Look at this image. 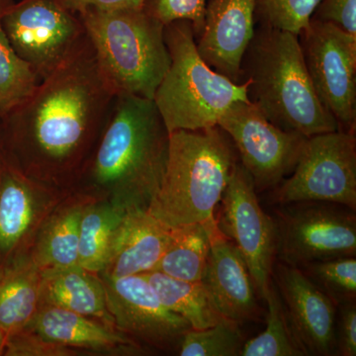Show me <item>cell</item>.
I'll return each mask as SVG.
<instances>
[{
  "mask_svg": "<svg viewBox=\"0 0 356 356\" xmlns=\"http://www.w3.org/2000/svg\"><path fill=\"white\" fill-rule=\"evenodd\" d=\"M170 238L172 229L146 209H128L115 233L106 264L99 275L120 278L154 270Z\"/></svg>",
  "mask_w": 356,
  "mask_h": 356,
  "instance_id": "obj_17",
  "label": "cell"
},
{
  "mask_svg": "<svg viewBox=\"0 0 356 356\" xmlns=\"http://www.w3.org/2000/svg\"><path fill=\"white\" fill-rule=\"evenodd\" d=\"M280 206L273 217L278 261L299 268L311 262L356 257L355 210L322 201Z\"/></svg>",
  "mask_w": 356,
  "mask_h": 356,
  "instance_id": "obj_8",
  "label": "cell"
},
{
  "mask_svg": "<svg viewBox=\"0 0 356 356\" xmlns=\"http://www.w3.org/2000/svg\"><path fill=\"white\" fill-rule=\"evenodd\" d=\"M143 275L163 305L184 318L192 329H206L226 318L217 310L202 281L175 280L156 270Z\"/></svg>",
  "mask_w": 356,
  "mask_h": 356,
  "instance_id": "obj_22",
  "label": "cell"
},
{
  "mask_svg": "<svg viewBox=\"0 0 356 356\" xmlns=\"http://www.w3.org/2000/svg\"><path fill=\"white\" fill-rule=\"evenodd\" d=\"M218 229L238 248L252 276L255 291L266 298L276 259V229L257 198L254 181L236 161L222 193Z\"/></svg>",
  "mask_w": 356,
  "mask_h": 356,
  "instance_id": "obj_12",
  "label": "cell"
},
{
  "mask_svg": "<svg viewBox=\"0 0 356 356\" xmlns=\"http://www.w3.org/2000/svg\"><path fill=\"white\" fill-rule=\"evenodd\" d=\"M208 0H146L145 7L163 25L177 20H188L194 36H200L205 22Z\"/></svg>",
  "mask_w": 356,
  "mask_h": 356,
  "instance_id": "obj_31",
  "label": "cell"
},
{
  "mask_svg": "<svg viewBox=\"0 0 356 356\" xmlns=\"http://www.w3.org/2000/svg\"><path fill=\"white\" fill-rule=\"evenodd\" d=\"M0 147H1V139H0Z\"/></svg>",
  "mask_w": 356,
  "mask_h": 356,
  "instance_id": "obj_38",
  "label": "cell"
},
{
  "mask_svg": "<svg viewBox=\"0 0 356 356\" xmlns=\"http://www.w3.org/2000/svg\"><path fill=\"white\" fill-rule=\"evenodd\" d=\"M98 67L115 96L153 99L170 65L165 25L146 7L79 14Z\"/></svg>",
  "mask_w": 356,
  "mask_h": 356,
  "instance_id": "obj_5",
  "label": "cell"
},
{
  "mask_svg": "<svg viewBox=\"0 0 356 356\" xmlns=\"http://www.w3.org/2000/svg\"><path fill=\"white\" fill-rule=\"evenodd\" d=\"M26 329L48 343L64 348H79L103 353H139L137 343L124 332L95 318L60 307L43 304Z\"/></svg>",
  "mask_w": 356,
  "mask_h": 356,
  "instance_id": "obj_18",
  "label": "cell"
},
{
  "mask_svg": "<svg viewBox=\"0 0 356 356\" xmlns=\"http://www.w3.org/2000/svg\"><path fill=\"white\" fill-rule=\"evenodd\" d=\"M257 0H208L196 47L213 70L242 83V64L254 38Z\"/></svg>",
  "mask_w": 356,
  "mask_h": 356,
  "instance_id": "obj_15",
  "label": "cell"
},
{
  "mask_svg": "<svg viewBox=\"0 0 356 356\" xmlns=\"http://www.w3.org/2000/svg\"><path fill=\"white\" fill-rule=\"evenodd\" d=\"M83 208L65 211L44 231L34 261L41 269L79 266V222Z\"/></svg>",
  "mask_w": 356,
  "mask_h": 356,
  "instance_id": "obj_26",
  "label": "cell"
},
{
  "mask_svg": "<svg viewBox=\"0 0 356 356\" xmlns=\"http://www.w3.org/2000/svg\"><path fill=\"white\" fill-rule=\"evenodd\" d=\"M210 254L205 224L172 229V238L154 270L175 280L202 281ZM154 271V270H153Z\"/></svg>",
  "mask_w": 356,
  "mask_h": 356,
  "instance_id": "obj_23",
  "label": "cell"
},
{
  "mask_svg": "<svg viewBox=\"0 0 356 356\" xmlns=\"http://www.w3.org/2000/svg\"><path fill=\"white\" fill-rule=\"evenodd\" d=\"M37 179L0 147V255L10 254L24 241L35 217Z\"/></svg>",
  "mask_w": 356,
  "mask_h": 356,
  "instance_id": "obj_19",
  "label": "cell"
},
{
  "mask_svg": "<svg viewBox=\"0 0 356 356\" xmlns=\"http://www.w3.org/2000/svg\"><path fill=\"white\" fill-rule=\"evenodd\" d=\"M299 269L337 307L348 302L355 301V257L311 262L299 267Z\"/></svg>",
  "mask_w": 356,
  "mask_h": 356,
  "instance_id": "obj_29",
  "label": "cell"
},
{
  "mask_svg": "<svg viewBox=\"0 0 356 356\" xmlns=\"http://www.w3.org/2000/svg\"><path fill=\"white\" fill-rule=\"evenodd\" d=\"M100 280L115 327L159 350L179 348L191 325L163 305L143 274L120 278L100 276Z\"/></svg>",
  "mask_w": 356,
  "mask_h": 356,
  "instance_id": "obj_13",
  "label": "cell"
},
{
  "mask_svg": "<svg viewBox=\"0 0 356 356\" xmlns=\"http://www.w3.org/2000/svg\"><path fill=\"white\" fill-rule=\"evenodd\" d=\"M245 343L241 325L224 318L206 329L189 330L178 353L181 356H240Z\"/></svg>",
  "mask_w": 356,
  "mask_h": 356,
  "instance_id": "obj_28",
  "label": "cell"
},
{
  "mask_svg": "<svg viewBox=\"0 0 356 356\" xmlns=\"http://www.w3.org/2000/svg\"><path fill=\"white\" fill-rule=\"evenodd\" d=\"M41 303L99 320L113 327L100 278L81 266L41 269Z\"/></svg>",
  "mask_w": 356,
  "mask_h": 356,
  "instance_id": "obj_20",
  "label": "cell"
},
{
  "mask_svg": "<svg viewBox=\"0 0 356 356\" xmlns=\"http://www.w3.org/2000/svg\"><path fill=\"white\" fill-rule=\"evenodd\" d=\"M266 330L254 339L245 341L242 356H304L295 343L288 327L280 293L271 280L266 298Z\"/></svg>",
  "mask_w": 356,
  "mask_h": 356,
  "instance_id": "obj_27",
  "label": "cell"
},
{
  "mask_svg": "<svg viewBox=\"0 0 356 356\" xmlns=\"http://www.w3.org/2000/svg\"><path fill=\"white\" fill-rule=\"evenodd\" d=\"M88 37L34 91L0 117L1 146L35 179L76 172L115 102Z\"/></svg>",
  "mask_w": 356,
  "mask_h": 356,
  "instance_id": "obj_1",
  "label": "cell"
},
{
  "mask_svg": "<svg viewBox=\"0 0 356 356\" xmlns=\"http://www.w3.org/2000/svg\"><path fill=\"white\" fill-rule=\"evenodd\" d=\"M298 38L318 99L341 130L355 131L356 35L312 18Z\"/></svg>",
  "mask_w": 356,
  "mask_h": 356,
  "instance_id": "obj_10",
  "label": "cell"
},
{
  "mask_svg": "<svg viewBox=\"0 0 356 356\" xmlns=\"http://www.w3.org/2000/svg\"><path fill=\"white\" fill-rule=\"evenodd\" d=\"M278 205L322 201L356 210L355 131L337 130L306 138L290 175L271 191Z\"/></svg>",
  "mask_w": 356,
  "mask_h": 356,
  "instance_id": "obj_7",
  "label": "cell"
},
{
  "mask_svg": "<svg viewBox=\"0 0 356 356\" xmlns=\"http://www.w3.org/2000/svg\"><path fill=\"white\" fill-rule=\"evenodd\" d=\"M42 270L19 259L0 271V331L4 339L25 330L41 305Z\"/></svg>",
  "mask_w": 356,
  "mask_h": 356,
  "instance_id": "obj_21",
  "label": "cell"
},
{
  "mask_svg": "<svg viewBox=\"0 0 356 356\" xmlns=\"http://www.w3.org/2000/svg\"><path fill=\"white\" fill-rule=\"evenodd\" d=\"M273 280L290 332L304 355H336V304L297 267L274 264Z\"/></svg>",
  "mask_w": 356,
  "mask_h": 356,
  "instance_id": "obj_14",
  "label": "cell"
},
{
  "mask_svg": "<svg viewBox=\"0 0 356 356\" xmlns=\"http://www.w3.org/2000/svg\"><path fill=\"white\" fill-rule=\"evenodd\" d=\"M126 211L113 202L83 209L79 222V266L91 273H102Z\"/></svg>",
  "mask_w": 356,
  "mask_h": 356,
  "instance_id": "obj_24",
  "label": "cell"
},
{
  "mask_svg": "<svg viewBox=\"0 0 356 356\" xmlns=\"http://www.w3.org/2000/svg\"><path fill=\"white\" fill-rule=\"evenodd\" d=\"M238 161L219 126L170 133L165 172L147 211L172 229L215 221V211Z\"/></svg>",
  "mask_w": 356,
  "mask_h": 356,
  "instance_id": "obj_4",
  "label": "cell"
},
{
  "mask_svg": "<svg viewBox=\"0 0 356 356\" xmlns=\"http://www.w3.org/2000/svg\"><path fill=\"white\" fill-rule=\"evenodd\" d=\"M14 0H0V117L31 95L40 81L13 50L2 17Z\"/></svg>",
  "mask_w": 356,
  "mask_h": 356,
  "instance_id": "obj_25",
  "label": "cell"
},
{
  "mask_svg": "<svg viewBox=\"0 0 356 356\" xmlns=\"http://www.w3.org/2000/svg\"><path fill=\"white\" fill-rule=\"evenodd\" d=\"M336 324V355H356L355 301L337 306Z\"/></svg>",
  "mask_w": 356,
  "mask_h": 356,
  "instance_id": "obj_34",
  "label": "cell"
},
{
  "mask_svg": "<svg viewBox=\"0 0 356 356\" xmlns=\"http://www.w3.org/2000/svg\"><path fill=\"white\" fill-rule=\"evenodd\" d=\"M322 0H257V10L264 25L298 35L310 22Z\"/></svg>",
  "mask_w": 356,
  "mask_h": 356,
  "instance_id": "obj_30",
  "label": "cell"
},
{
  "mask_svg": "<svg viewBox=\"0 0 356 356\" xmlns=\"http://www.w3.org/2000/svg\"><path fill=\"white\" fill-rule=\"evenodd\" d=\"M170 133L153 99L115 98L90 161L88 179L124 209H146L165 172Z\"/></svg>",
  "mask_w": 356,
  "mask_h": 356,
  "instance_id": "obj_2",
  "label": "cell"
},
{
  "mask_svg": "<svg viewBox=\"0 0 356 356\" xmlns=\"http://www.w3.org/2000/svg\"><path fill=\"white\" fill-rule=\"evenodd\" d=\"M210 254L202 282L220 314L236 324L257 320V291L245 259L234 243L218 229L216 219L206 222Z\"/></svg>",
  "mask_w": 356,
  "mask_h": 356,
  "instance_id": "obj_16",
  "label": "cell"
},
{
  "mask_svg": "<svg viewBox=\"0 0 356 356\" xmlns=\"http://www.w3.org/2000/svg\"><path fill=\"white\" fill-rule=\"evenodd\" d=\"M4 341H6V339H4L3 334H2V332L0 331V343L3 344L4 346Z\"/></svg>",
  "mask_w": 356,
  "mask_h": 356,
  "instance_id": "obj_36",
  "label": "cell"
},
{
  "mask_svg": "<svg viewBox=\"0 0 356 356\" xmlns=\"http://www.w3.org/2000/svg\"><path fill=\"white\" fill-rule=\"evenodd\" d=\"M8 355H50L64 356L72 355L70 348L48 343L37 336L31 330L23 331L7 337L4 341Z\"/></svg>",
  "mask_w": 356,
  "mask_h": 356,
  "instance_id": "obj_32",
  "label": "cell"
},
{
  "mask_svg": "<svg viewBox=\"0 0 356 356\" xmlns=\"http://www.w3.org/2000/svg\"><path fill=\"white\" fill-rule=\"evenodd\" d=\"M165 40L170 65L153 100L168 133L215 127L232 105L250 102V81L234 83L204 62L188 20L165 25Z\"/></svg>",
  "mask_w": 356,
  "mask_h": 356,
  "instance_id": "obj_6",
  "label": "cell"
},
{
  "mask_svg": "<svg viewBox=\"0 0 356 356\" xmlns=\"http://www.w3.org/2000/svg\"><path fill=\"white\" fill-rule=\"evenodd\" d=\"M312 18L334 23L356 35V0H322Z\"/></svg>",
  "mask_w": 356,
  "mask_h": 356,
  "instance_id": "obj_33",
  "label": "cell"
},
{
  "mask_svg": "<svg viewBox=\"0 0 356 356\" xmlns=\"http://www.w3.org/2000/svg\"><path fill=\"white\" fill-rule=\"evenodd\" d=\"M3 344L0 343V353H1L2 350H3Z\"/></svg>",
  "mask_w": 356,
  "mask_h": 356,
  "instance_id": "obj_37",
  "label": "cell"
},
{
  "mask_svg": "<svg viewBox=\"0 0 356 356\" xmlns=\"http://www.w3.org/2000/svg\"><path fill=\"white\" fill-rule=\"evenodd\" d=\"M218 126L233 142L255 191H273L291 175L306 137L271 123L252 102L232 105Z\"/></svg>",
  "mask_w": 356,
  "mask_h": 356,
  "instance_id": "obj_11",
  "label": "cell"
},
{
  "mask_svg": "<svg viewBox=\"0 0 356 356\" xmlns=\"http://www.w3.org/2000/svg\"><path fill=\"white\" fill-rule=\"evenodd\" d=\"M13 50L39 81L50 76L86 38L79 14L60 0H20L2 17Z\"/></svg>",
  "mask_w": 356,
  "mask_h": 356,
  "instance_id": "obj_9",
  "label": "cell"
},
{
  "mask_svg": "<svg viewBox=\"0 0 356 356\" xmlns=\"http://www.w3.org/2000/svg\"><path fill=\"white\" fill-rule=\"evenodd\" d=\"M72 13L79 14L88 9L115 10V9L133 8L145 6L146 0H60Z\"/></svg>",
  "mask_w": 356,
  "mask_h": 356,
  "instance_id": "obj_35",
  "label": "cell"
},
{
  "mask_svg": "<svg viewBox=\"0 0 356 356\" xmlns=\"http://www.w3.org/2000/svg\"><path fill=\"white\" fill-rule=\"evenodd\" d=\"M248 100L271 123L308 138L341 130L318 99L297 35L264 24L255 30L242 64Z\"/></svg>",
  "mask_w": 356,
  "mask_h": 356,
  "instance_id": "obj_3",
  "label": "cell"
}]
</instances>
